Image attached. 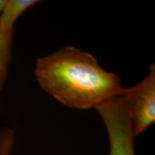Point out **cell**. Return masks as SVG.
Instances as JSON below:
<instances>
[{"mask_svg": "<svg viewBox=\"0 0 155 155\" xmlns=\"http://www.w3.org/2000/svg\"><path fill=\"white\" fill-rule=\"evenodd\" d=\"M15 133L10 129L0 131V155H10L14 144Z\"/></svg>", "mask_w": 155, "mask_h": 155, "instance_id": "8992f818", "label": "cell"}, {"mask_svg": "<svg viewBox=\"0 0 155 155\" xmlns=\"http://www.w3.org/2000/svg\"><path fill=\"white\" fill-rule=\"evenodd\" d=\"M6 2H7V0H0V15H1V13L3 10L4 7L5 6Z\"/></svg>", "mask_w": 155, "mask_h": 155, "instance_id": "52a82bcc", "label": "cell"}, {"mask_svg": "<svg viewBox=\"0 0 155 155\" xmlns=\"http://www.w3.org/2000/svg\"><path fill=\"white\" fill-rule=\"evenodd\" d=\"M34 73L45 92L73 109H96L123 88L117 75L103 68L91 53L73 46L39 58Z\"/></svg>", "mask_w": 155, "mask_h": 155, "instance_id": "6da1fadb", "label": "cell"}, {"mask_svg": "<svg viewBox=\"0 0 155 155\" xmlns=\"http://www.w3.org/2000/svg\"><path fill=\"white\" fill-rule=\"evenodd\" d=\"M120 95L127 104L133 122L135 137L140 135L155 122V66H150L142 81L123 88Z\"/></svg>", "mask_w": 155, "mask_h": 155, "instance_id": "3957f363", "label": "cell"}, {"mask_svg": "<svg viewBox=\"0 0 155 155\" xmlns=\"http://www.w3.org/2000/svg\"><path fill=\"white\" fill-rule=\"evenodd\" d=\"M13 35H5L0 32V93L2 91L8 75Z\"/></svg>", "mask_w": 155, "mask_h": 155, "instance_id": "5b68a950", "label": "cell"}, {"mask_svg": "<svg viewBox=\"0 0 155 155\" xmlns=\"http://www.w3.org/2000/svg\"><path fill=\"white\" fill-rule=\"evenodd\" d=\"M109 140V155H135L133 122L124 99L118 95L96 108Z\"/></svg>", "mask_w": 155, "mask_h": 155, "instance_id": "7a4b0ae2", "label": "cell"}, {"mask_svg": "<svg viewBox=\"0 0 155 155\" xmlns=\"http://www.w3.org/2000/svg\"><path fill=\"white\" fill-rule=\"evenodd\" d=\"M38 2L37 0H7L0 15V32L5 35H14V26L19 17Z\"/></svg>", "mask_w": 155, "mask_h": 155, "instance_id": "277c9868", "label": "cell"}]
</instances>
